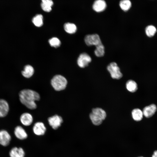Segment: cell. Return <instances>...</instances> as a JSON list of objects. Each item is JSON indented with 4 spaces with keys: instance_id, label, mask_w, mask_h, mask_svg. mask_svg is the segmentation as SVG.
<instances>
[{
    "instance_id": "cell-1",
    "label": "cell",
    "mask_w": 157,
    "mask_h": 157,
    "mask_svg": "<svg viewBox=\"0 0 157 157\" xmlns=\"http://www.w3.org/2000/svg\"><path fill=\"white\" fill-rule=\"evenodd\" d=\"M20 102L28 108L35 109L37 106L35 101L40 100V96L36 91L30 89H24L19 94Z\"/></svg>"
},
{
    "instance_id": "cell-2",
    "label": "cell",
    "mask_w": 157,
    "mask_h": 157,
    "mask_svg": "<svg viewBox=\"0 0 157 157\" xmlns=\"http://www.w3.org/2000/svg\"><path fill=\"white\" fill-rule=\"evenodd\" d=\"M51 84L55 90L60 91L65 89L67 84V81L64 76L61 75L57 74L52 78Z\"/></svg>"
},
{
    "instance_id": "cell-3",
    "label": "cell",
    "mask_w": 157,
    "mask_h": 157,
    "mask_svg": "<svg viewBox=\"0 0 157 157\" xmlns=\"http://www.w3.org/2000/svg\"><path fill=\"white\" fill-rule=\"evenodd\" d=\"M107 68L113 78L119 79L122 77L123 75L120 68L115 62L110 63L108 65Z\"/></svg>"
},
{
    "instance_id": "cell-4",
    "label": "cell",
    "mask_w": 157,
    "mask_h": 157,
    "mask_svg": "<svg viewBox=\"0 0 157 157\" xmlns=\"http://www.w3.org/2000/svg\"><path fill=\"white\" fill-rule=\"evenodd\" d=\"M84 41L88 46L94 45L96 47L102 44L100 37L97 34L86 35L84 38Z\"/></svg>"
},
{
    "instance_id": "cell-5",
    "label": "cell",
    "mask_w": 157,
    "mask_h": 157,
    "mask_svg": "<svg viewBox=\"0 0 157 157\" xmlns=\"http://www.w3.org/2000/svg\"><path fill=\"white\" fill-rule=\"evenodd\" d=\"M91 60V58L88 54L83 53L81 54L78 57L77 63L80 67L83 68L88 66Z\"/></svg>"
},
{
    "instance_id": "cell-6",
    "label": "cell",
    "mask_w": 157,
    "mask_h": 157,
    "mask_svg": "<svg viewBox=\"0 0 157 157\" xmlns=\"http://www.w3.org/2000/svg\"><path fill=\"white\" fill-rule=\"evenodd\" d=\"M48 121L50 126L53 129L56 130L60 126L63 120L60 116L55 115L49 117Z\"/></svg>"
},
{
    "instance_id": "cell-7",
    "label": "cell",
    "mask_w": 157,
    "mask_h": 157,
    "mask_svg": "<svg viewBox=\"0 0 157 157\" xmlns=\"http://www.w3.org/2000/svg\"><path fill=\"white\" fill-rule=\"evenodd\" d=\"M33 131L36 135L40 136L44 135L46 131V128L44 124L42 122H37L34 125Z\"/></svg>"
},
{
    "instance_id": "cell-8",
    "label": "cell",
    "mask_w": 157,
    "mask_h": 157,
    "mask_svg": "<svg viewBox=\"0 0 157 157\" xmlns=\"http://www.w3.org/2000/svg\"><path fill=\"white\" fill-rule=\"evenodd\" d=\"M11 139V137L9 133L6 130H0V144L4 146L8 145Z\"/></svg>"
},
{
    "instance_id": "cell-9",
    "label": "cell",
    "mask_w": 157,
    "mask_h": 157,
    "mask_svg": "<svg viewBox=\"0 0 157 157\" xmlns=\"http://www.w3.org/2000/svg\"><path fill=\"white\" fill-rule=\"evenodd\" d=\"M157 107L154 104L145 107L143 109L142 112L143 115L146 118H149L152 116L157 110Z\"/></svg>"
},
{
    "instance_id": "cell-10",
    "label": "cell",
    "mask_w": 157,
    "mask_h": 157,
    "mask_svg": "<svg viewBox=\"0 0 157 157\" xmlns=\"http://www.w3.org/2000/svg\"><path fill=\"white\" fill-rule=\"evenodd\" d=\"M20 119L22 124L26 126L31 125L33 121L32 116L31 114L28 113H22L20 117Z\"/></svg>"
},
{
    "instance_id": "cell-11",
    "label": "cell",
    "mask_w": 157,
    "mask_h": 157,
    "mask_svg": "<svg viewBox=\"0 0 157 157\" xmlns=\"http://www.w3.org/2000/svg\"><path fill=\"white\" fill-rule=\"evenodd\" d=\"M107 6L105 1L103 0L95 1L92 5V8L94 10L97 12L104 11Z\"/></svg>"
},
{
    "instance_id": "cell-12",
    "label": "cell",
    "mask_w": 157,
    "mask_h": 157,
    "mask_svg": "<svg viewBox=\"0 0 157 157\" xmlns=\"http://www.w3.org/2000/svg\"><path fill=\"white\" fill-rule=\"evenodd\" d=\"M14 134L17 138L21 140L25 139L28 137L27 134L25 130L20 126H17L15 128Z\"/></svg>"
},
{
    "instance_id": "cell-13",
    "label": "cell",
    "mask_w": 157,
    "mask_h": 157,
    "mask_svg": "<svg viewBox=\"0 0 157 157\" xmlns=\"http://www.w3.org/2000/svg\"><path fill=\"white\" fill-rule=\"evenodd\" d=\"M9 155L10 157H24L25 152L21 147H15L10 151Z\"/></svg>"
},
{
    "instance_id": "cell-14",
    "label": "cell",
    "mask_w": 157,
    "mask_h": 157,
    "mask_svg": "<svg viewBox=\"0 0 157 157\" xmlns=\"http://www.w3.org/2000/svg\"><path fill=\"white\" fill-rule=\"evenodd\" d=\"M34 73V69L33 67L30 65H27L25 66L24 70L22 71V76L26 78L31 77Z\"/></svg>"
},
{
    "instance_id": "cell-15",
    "label": "cell",
    "mask_w": 157,
    "mask_h": 157,
    "mask_svg": "<svg viewBox=\"0 0 157 157\" xmlns=\"http://www.w3.org/2000/svg\"><path fill=\"white\" fill-rule=\"evenodd\" d=\"M131 115L133 119L136 121H141L143 116L142 111L138 108L134 109L132 110Z\"/></svg>"
},
{
    "instance_id": "cell-16",
    "label": "cell",
    "mask_w": 157,
    "mask_h": 157,
    "mask_svg": "<svg viewBox=\"0 0 157 157\" xmlns=\"http://www.w3.org/2000/svg\"><path fill=\"white\" fill-rule=\"evenodd\" d=\"M127 89L130 92H134L138 89V85L136 83L132 80H129L126 83Z\"/></svg>"
},
{
    "instance_id": "cell-17",
    "label": "cell",
    "mask_w": 157,
    "mask_h": 157,
    "mask_svg": "<svg viewBox=\"0 0 157 157\" xmlns=\"http://www.w3.org/2000/svg\"><path fill=\"white\" fill-rule=\"evenodd\" d=\"M53 4V2L51 0H42L41 6L44 11L49 12L51 10V7Z\"/></svg>"
},
{
    "instance_id": "cell-18",
    "label": "cell",
    "mask_w": 157,
    "mask_h": 157,
    "mask_svg": "<svg viewBox=\"0 0 157 157\" xmlns=\"http://www.w3.org/2000/svg\"><path fill=\"white\" fill-rule=\"evenodd\" d=\"M0 109L6 116L9 110L8 104L5 100L0 99Z\"/></svg>"
},
{
    "instance_id": "cell-19",
    "label": "cell",
    "mask_w": 157,
    "mask_h": 157,
    "mask_svg": "<svg viewBox=\"0 0 157 157\" xmlns=\"http://www.w3.org/2000/svg\"><path fill=\"white\" fill-rule=\"evenodd\" d=\"M92 113L99 117L103 120L105 119L106 116V113L105 111L100 108H93L92 110Z\"/></svg>"
},
{
    "instance_id": "cell-20",
    "label": "cell",
    "mask_w": 157,
    "mask_h": 157,
    "mask_svg": "<svg viewBox=\"0 0 157 157\" xmlns=\"http://www.w3.org/2000/svg\"><path fill=\"white\" fill-rule=\"evenodd\" d=\"M64 28L67 33L70 34L75 33L77 30L76 26L74 24L69 22L65 24Z\"/></svg>"
},
{
    "instance_id": "cell-21",
    "label": "cell",
    "mask_w": 157,
    "mask_h": 157,
    "mask_svg": "<svg viewBox=\"0 0 157 157\" xmlns=\"http://www.w3.org/2000/svg\"><path fill=\"white\" fill-rule=\"evenodd\" d=\"M157 31L156 28L154 26L149 25L147 26L145 29V32L147 35L149 37L154 36Z\"/></svg>"
},
{
    "instance_id": "cell-22",
    "label": "cell",
    "mask_w": 157,
    "mask_h": 157,
    "mask_svg": "<svg viewBox=\"0 0 157 157\" xmlns=\"http://www.w3.org/2000/svg\"><path fill=\"white\" fill-rule=\"evenodd\" d=\"M43 19L42 15L40 14H37L33 18L32 21L35 26L39 27L43 25Z\"/></svg>"
},
{
    "instance_id": "cell-23",
    "label": "cell",
    "mask_w": 157,
    "mask_h": 157,
    "mask_svg": "<svg viewBox=\"0 0 157 157\" xmlns=\"http://www.w3.org/2000/svg\"><path fill=\"white\" fill-rule=\"evenodd\" d=\"M119 5L122 10L126 11H128L131 8V3L129 0H122L120 1Z\"/></svg>"
},
{
    "instance_id": "cell-24",
    "label": "cell",
    "mask_w": 157,
    "mask_h": 157,
    "mask_svg": "<svg viewBox=\"0 0 157 157\" xmlns=\"http://www.w3.org/2000/svg\"><path fill=\"white\" fill-rule=\"evenodd\" d=\"M94 53L95 55L98 57H101L104 56L105 53V48L102 44L96 47Z\"/></svg>"
},
{
    "instance_id": "cell-25",
    "label": "cell",
    "mask_w": 157,
    "mask_h": 157,
    "mask_svg": "<svg viewBox=\"0 0 157 157\" xmlns=\"http://www.w3.org/2000/svg\"><path fill=\"white\" fill-rule=\"evenodd\" d=\"M89 116L92 122L95 125H99L102 122L103 120L100 118L92 112L90 114Z\"/></svg>"
},
{
    "instance_id": "cell-26",
    "label": "cell",
    "mask_w": 157,
    "mask_h": 157,
    "mask_svg": "<svg viewBox=\"0 0 157 157\" xmlns=\"http://www.w3.org/2000/svg\"><path fill=\"white\" fill-rule=\"evenodd\" d=\"M49 42L51 46L55 48L59 47L61 44L60 40L56 37H53L50 39L49 40Z\"/></svg>"
},
{
    "instance_id": "cell-27",
    "label": "cell",
    "mask_w": 157,
    "mask_h": 157,
    "mask_svg": "<svg viewBox=\"0 0 157 157\" xmlns=\"http://www.w3.org/2000/svg\"><path fill=\"white\" fill-rule=\"evenodd\" d=\"M152 157H157V150L155 151L154 152Z\"/></svg>"
},
{
    "instance_id": "cell-28",
    "label": "cell",
    "mask_w": 157,
    "mask_h": 157,
    "mask_svg": "<svg viewBox=\"0 0 157 157\" xmlns=\"http://www.w3.org/2000/svg\"><path fill=\"white\" fill-rule=\"evenodd\" d=\"M5 117V116L0 109V117Z\"/></svg>"
},
{
    "instance_id": "cell-29",
    "label": "cell",
    "mask_w": 157,
    "mask_h": 157,
    "mask_svg": "<svg viewBox=\"0 0 157 157\" xmlns=\"http://www.w3.org/2000/svg\"><path fill=\"white\" fill-rule=\"evenodd\" d=\"M143 157L142 156H140V157Z\"/></svg>"
}]
</instances>
